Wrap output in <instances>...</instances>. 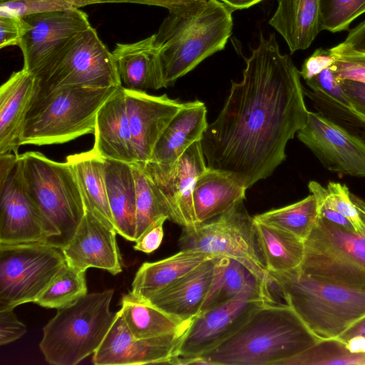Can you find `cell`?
Masks as SVG:
<instances>
[{
	"instance_id": "c3c4849f",
	"label": "cell",
	"mask_w": 365,
	"mask_h": 365,
	"mask_svg": "<svg viewBox=\"0 0 365 365\" xmlns=\"http://www.w3.org/2000/svg\"><path fill=\"white\" fill-rule=\"evenodd\" d=\"M19 155L14 153L0 155V185L7 179L16 167Z\"/></svg>"
},
{
	"instance_id": "277c9868",
	"label": "cell",
	"mask_w": 365,
	"mask_h": 365,
	"mask_svg": "<svg viewBox=\"0 0 365 365\" xmlns=\"http://www.w3.org/2000/svg\"><path fill=\"white\" fill-rule=\"evenodd\" d=\"M269 274L286 304L319 339L338 337L365 315V289L311 276L298 268Z\"/></svg>"
},
{
	"instance_id": "ffe728a7",
	"label": "cell",
	"mask_w": 365,
	"mask_h": 365,
	"mask_svg": "<svg viewBox=\"0 0 365 365\" xmlns=\"http://www.w3.org/2000/svg\"><path fill=\"white\" fill-rule=\"evenodd\" d=\"M93 149L104 159L138 163L126 111L125 88L118 87L98 111Z\"/></svg>"
},
{
	"instance_id": "f546056e",
	"label": "cell",
	"mask_w": 365,
	"mask_h": 365,
	"mask_svg": "<svg viewBox=\"0 0 365 365\" xmlns=\"http://www.w3.org/2000/svg\"><path fill=\"white\" fill-rule=\"evenodd\" d=\"M119 310L135 339H148L187 331L191 322H182L132 292L123 294Z\"/></svg>"
},
{
	"instance_id": "e575fe53",
	"label": "cell",
	"mask_w": 365,
	"mask_h": 365,
	"mask_svg": "<svg viewBox=\"0 0 365 365\" xmlns=\"http://www.w3.org/2000/svg\"><path fill=\"white\" fill-rule=\"evenodd\" d=\"M86 272L67 263L35 304L57 310L73 304L88 294Z\"/></svg>"
},
{
	"instance_id": "bcb514c9",
	"label": "cell",
	"mask_w": 365,
	"mask_h": 365,
	"mask_svg": "<svg viewBox=\"0 0 365 365\" xmlns=\"http://www.w3.org/2000/svg\"><path fill=\"white\" fill-rule=\"evenodd\" d=\"M352 109L365 116V83L343 80L339 82Z\"/></svg>"
},
{
	"instance_id": "d6a6232c",
	"label": "cell",
	"mask_w": 365,
	"mask_h": 365,
	"mask_svg": "<svg viewBox=\"0 0 365 365\" xmlns=\"http://www.w3.org/2000/svg\"><path fill=\"white\" fill-rule=\"evenodd\" d=\"M319 217L317 200L312 194L287 206L254 216L258 222L289 232L304 241Z\"/></svg>"
},
{
	"instance_id": "d6986e66",
	"label": "cell",
	"mask_w": 365,
	"mask_h": 365,
	"mask_svg": "<svg viewBox=\"0 0 365 365\" xmlns=\"http://www.w3.org/2000/svg\"><path fill=\"white\" fill-rule=\"evenodd\" d=\"M116 231L86 210L71 241L62 248L67 263L81 270L93 267L121 272Z\"/></svg>"
},
{
	"instance_id": "5bb4252c",
	"label": "cell",
	"mask_w": 365,
	"mask_h": 365,
	"mask_svg": "<svg viewBox=\"0 0 365 365\" xmlns=\"http://www.w3.org/2000/svg\"><path fill=\"white\" fill-rule=\"evenodd\" d=\"M58 237V231L26 191L17 162L0 185V243L42 242L56 247Z\"/></svg>"
},
{
	"instance_id": "ab89813d",
	"label": "cell",
	"mask_w": 365,
	"mask_h": 365,
	"mask_svg": "<svg viewBox=\"0 0 365 365\" xmlns=\"http://www.w3.org/2000/svg\"><path fill=\"white\" fill-rule=\"evenodd\" d=\"M305 82L310 90L325 93L339 103L349 106V101L330 67Z\"/></svg>"
},
{
	"instance_id": "d4e9b609",
	"label": "cell",
	"mask_w": 365,
	"mask_h": 365,
	"mask_svg": "<svg viewBox=\"0 0 365 365\" xmlns=\"http://www.w3.org/2000/svg\"><path fill=\"white\" fill-rule=\"evenodd\" d=\"M291 53L308 48L321 31L319 0H279L269 21Z\"/></svg>"
},
{
	"instance_id": "cb8c5ba5",
	"label": "cell",
	"mask_w": 365,
	"mask_h": 365,
	"mask_svg": "<svg viewBox=\"0 0 365 365\" xmlns=\"http://www.w3.org/2000/svg\"><path fill=\"white\" fill-rule=\"evenodd\" d=\"M124 88L145 91L165 88L155 36L117 43L112 51Z\"/></svg>"
},
{
	"instance_id": "b9f144b4",
	"label": "cell",
	"mask_w": 365,
	"mask_h": 365,
	"mask_svg": "<svg viewBox=\"0 0 365 365\" xmlns=\"http://www.w3.org/2000/svg\"><path fill=\"white\" fill-rule=\"evenodd\" d=\"M27 331L13 309L0 310V345L4 346L22 337Z\"/></svg>"
},
{
	"instance_id": "8d00e7d4",
	"label": "cell",
	"mask_w": 365,
	"mask_h": 365,
	"mask_svg": "<svg viewBox=\"0 0 365 365\" xmlns=\"http://www.w3.org/2000/svg\"><path fill=\"white\" fill-rule=\"evenodd\" d=\"M108 2H118V0H8L0 3V16L23 17Z\"/></svg>"
},
{
	"instance_id": "3957f363",
	"label": "cell",
	"mask_w": 365,
	"mask_h": 365,
	"mask_svg": "<svg viewBox=\"0 0 365 365\" xmlns=\"http://www.w3.org/2000/svg\"><path fill=\"white\" fill-rule=\"evenodd\" d=\"M320 339L287 304L256 307L229 337L197 358L205 365H282Z\"/></svg>"
},
{
	"instance_id": "f907efd6",
	"label": "cell",
	"mask_w": 365,
	"mask_h": 365,
	"mask_svg": "<svg viewBox=\"0 0 365 365\" xmlns=\"http://www.w3.org/2000/svg\"><path fill=\"white\" fill-rule=\"evenodd\" d=\"M6 1H8V0H0V2Z\"/></svg>"
},
{
	"instance_id": "44dd1931",
	"label": "cell",
	"mask_w": 365,
	"mask_h": 365,
	"mask_svg": "<svg viewBox=\"0 0 365 365\" xmlns=\"http://www.w3.org/2000/svg\"><path fill=\"white\" fill-rule=\"evenodd\" d=\"M216 259L204 262L145 300L182 322H191L200 312L211 287Z\"/></svg>"
},
{
	"instance_id": "e0dca14e",
	"label": "cell",
	"mask_w": 365,
	"mask_h": 365,
	"mask_svg": "<svg viewBox=\"0 0 365 365\" xmlns=\"http://www.w3.org/2000/svg\"><path fill=\"white\" fill-rule=\"evenodd\" d=\"M187 331L137 339L118 311L110 329L93 354L92 362L96 365L170 364Z\"/></svg>"
},
{
	"instance_id": "4dcf8cb0",
	"label": "cell",
	"mask_w": 365,
	"mask_h": 365,
	"mask_svg": "<svg viewBox=\"0 0 365 365\" xmlns=\"http://www.w3.org/2000/svg\"><path fill=\"white\" fill-rule=\"evenodd\" d=\"M254 220L260 253L269 272L280 273L299 267L304 255V241L289 232Z\"/></svg>"
},
{
	"instance_id": "2e32d148",
	"label": "cell",
	"mask_w": 365,
	"mask_h": 365,
	"mask_svg": "<svg viewBox=\"0 0 365 365\" xmlns=\"http://www.w3.org/2000/svg\"><path fill=\"white\" fill-rule=\"evenodd\" d=\"M297 134L326 169L365 178V143L320 113L309 111Z\"/></svg>"
},
{
	"instance_id": "f6af8a7d",
	"label": "cell",
	"mask_w": 365,
	"mask_h": 365,
	"mask_svg": "<svg viewBox=\"0 0 365 365\" xmlns=\"http://www.w3.org/2000/svg\"><path fill=\"white\" fill-rule=\"evenodd\" d=\"M167 218H162L148 227L135 242L134 250L147 254L156 250L163 239V224Z\"/></svg>"
},
{
	"instance_id": "9a60e30c",
	"label": "cell",
	"mask_w": 365,
	"mask_h": 365,
	"mask_svg": "<svg viewBox=\"0 0 365 365\" xmlns=\"http://www.w3.org/2000/svg\"><path fill=\"white\" fill-rule=\"evenodd\" d=\"M141 164L160 193L168 220L182 228L199 224L192 193L197 178L207 168L201 141L193 143L171 167L161 168L149 162Z\"/></svg>"
},
{
	"instance_id": "f1b7e54d",
	"label": "cell",
	"mask_w": 365,
	"mask_h": 365,
	"mask_svg": "<svg viewBox=\"0 0 365 365\" xmlns=\"http://www.w3.org/2000/svg\"><path fill=\"white\" fill-rule=\"evenodd\" d=\"M66 160L73 167L86 210L115 229L107 195L105 159L93 148L70 155Z\"/></svg>"
},
{
	"instance_id": "d590c367",
	"label": "cell",
	"mask_w": 365,
	"mask_h": 365,
	"mask_svg": "<svg viewBox=\"0 0 365 365\" xmlns=\"http://www.w3.org/2000/svg\"><path fill=\"white\" fill-rule=\"evenodd\" d=\"M365 364V355L351 352L338 337L320 339L282 365Z\"/></svg>"
},
{
	"instance_id": "484cf974",
	"label": "cell",
	"mask_w": 365,
	"mask_h": 365,
	"mask_svg": "<svg viewBox=\"0 0 365 365\" xmlns=\"http://www.w3.org/2000/svg\"><path fill=\"white\" fill-rule=\"evenodd\" d=\"M246 190L229 173L207 167L197 178L192 193L197 222L208 221L244 200Z\"/></svg>"
},
{
	"instance_id": "4316f807",
	"label": "cell",
	"mask_w": 365,
	"mask_h": 365,
	"mask_svg": "<svg viewBox=\"0 0 365 365\" xmlns=\"http://www.w3.org/2000/svg\"><path fill=\"white\" fill-rule=\"evenodd\" d=\"M105 178L110 210L117 234L135 240V185L131 164L105 159Z\"/></svg>"
},
{
	"instance_id": "7c38bea8",
	"label": "cell",
	"mask_w": 365,
	"mask_h": 365,
	"mask_svg": "<svg viewBox=\"0 0 365 365\" xmlns=\"http://www.w3.org/2000/svg\"><path fill=\"white\" fill-rule=\"evenodd\" d=\"M270 287L259 281L228 302L200 312L186 331L170 364H190L232 334L258 305L275 300Z\"/></svg>"
},
{
	"instance_id": "ac0fdd59",
	"label": "cell",
	"mask_w": 365,
	"mask_h": 365,
	"mask_svg": "<svg viewBox=\"0 0 365 365\" xmlns=\"http://www.w3.org/2000/svg\"><path fill=\"white\" fill-rule=\"evenodd\" d=\"M125 88L126 111L138 163L150 160L154 148L169 123L184 106L178 99Z\"/></svg>"
},
{
	"instance_id": "9c48e42d",
	"label": "cell",
	"mask_w": 365,
	"mask_h": 365,
	"mask_svg": "<svg viewBox=\"0 0 365 365\" xmlns=\"http://www.w3.org/2000/svg\"><path fill=\"white\" fill-rule=\"evenodd\" d=\"M365 213V201L354 195ZM303 273L365 289V232L336 225L319 216L304 240Z\"/></svg>"
},
{
	"instance_id": "7dc6e473",
	"label": "cell",
	"mask_w": 365,
	"mask_h": 365,
	"mask_svg": "<svg viewBox=\"0 0 365 365\" xmlns=\"http://www.w3.org/2000/svg\"><path fill=\"white\" fill-rule=\"evenodd\" d=\"M344 43L354 48L365 50V21L349 31Z\"/></svg>"
},
{
	"instance_id": "1f68e13d",
	"label": "cell",
	"mask_w": 365,
	"mask_h": 365,
	"mask_svg": "<svg viewBox=\"0 0 365 365\" xmlns=\"http://www.w3.org/2000/svg\"><path fill=\"white\" fill-rule=\"evenodd\" d=\"M259 281L261 280L239 261L217 257L212 284L200 312L228 302L248 285Z\"/></svg>"
},
{
	"instance_id": "60d3db41",
	"label": "cell",
	"mask_w": 365,
	"mask_h": 365,
	"mask_svg": "<svg viewBox=\"0 0 365 365\" xmlns=\"http://www.w3.org/2000/svg\"><path fill=\"white\" fill-rule=\"evenodd\" d=\"M29 27L23 17L0 16V48L19 46Z\"/></svg>"
},
{
	"instance_id": "83f0119b",
	"label": "cell",
	"mask_w": 365,
	"mask_h": 365,
	"mask_svg": "<svg viewBox=\"0 0 365 365\" xmlns=\"http://www.w3.org/2000/svg\"><path fill=\"white\" fill-rule=\"evenodd\" d=\"M212 258L204 252L180 250L165 259L144 262L135 273L130 292L146 299Z\"/></svg>"
},
{
	"instance_id": "4fadbf2b",
	"label": "cell",
	"mask_w": 365,
	"mask_h": 365,
	"mask_svg": "<svg viewBox=\"0 0 365 365\" xmlns=\"http://www.w3.org/2000/svg\"><path fill=\"white\" fill-rule=\"evenodd\" d=\"M30 27L19 45L23 68L35 77L91 25L80 9L23 16Z\"/></svg>"
},
{
	"instance_id": "7a4b0ae2",
	"label": "cell",
	"mask_w": 365,
	"mask_h": 365,
	"mask_svg": "<svg viewBox=\"0 0 365 365\" xmlns=\"http://www.w3.org/2000/svg\"><path fill=\"white\" fill-rule=\"evenodd\" d=\"M169 11L155 36L165 88L205 58L223 50L233 26V11L219 0H120Z\"/></svg>"
},
{
	"instance_id": "30bf717a",
	"label": "cell",
	"mask_w": 365,
	"mask_h": 365,
	"mask_svg": "<svg viewBox=\"0 0 365 365\" xmlns=\"http://www.w3.org/2000/svg\"><path fill=\"white\" fill-rule=\"evenodd\" d=\"M36 81L32 103L63 88H106L122 86L112 52L92 26L63 50L36 76Z\"/></svg>"
},
{
	"instance_id": "8992f818",
	"label": "cell",
	"mask_w": 365,
	"mask_h": 365,
	"mask_svg": "<svg viewBox=\"0 0 365 365\" xmlns=\"http://www.w3.org/2000/svg\"><path fill=\"white\" fill-rule=\"evenodd\" d=\"M118 88H63L32 103L20 145L60 144L94 133L98 110Z\"/></svg>"
},
{
	"instance_id": "8fae6325",
	"label": "cell",
	"mask_w": 365,
	"mask_h": 365,
	"mask_svg": "<svg viewBox=\"0 0 365 365\" xmlns=\"http://www.w3.org/2000/svg\"><path fill=\"white\" fill-rule=\"evenodd\" d=\"M66 264L62 250L47 243H0V310L35 303Z\"/></svg>"
},
{
	"instance_id": "52a82bcc",
	"label": "cell",
	"mask_w": 365,
	"mask_h": 365,
	"mask_svg": "<svg viewBox=\"0 0 365 365\" xmlns=\"http://www.w3.org/2000/svg\"><path fill=\"white\" fill-rule=\"evenodd\" d=\"M18 165L26 191L58 231L56 247L63 248L86 212L73 167L67 160L57 162L38 152L19 155Z\"/></svg>"
},
{
	"instance_id": "f35d334b",
	"label": "cell",
	"mask_w": 365,
	"mask_h": 365,
	"mask_svg": "<svg viewBox=\"0 0 365 365\" xmlns=\"http://www.w3.org/2000/svg\"><path fill=\"white\" fill-rule=\"evenodd\" d=\"M330 51L334 57L330 68L338 82L349 80L365 83V50L354 48L342 42Z\"/></svg>"
},
{
	"instance_id": "7bdbcfd3",
	"label": "cell",
	"mask_w": 365,
	"mask_h": 365,
	"mask_svg": "<svg viewBox=\"0 0 365 365\" xmlns=\"http://www.w3.org/2000/svg\"><path fill=\"white\" fill-rule=\"evenodd\" d=\"M334 62V57L330 49L319 48L305 59L299 71L301 77L306 81L329 68Z\"/></svg>"
},
{
	"instance_id": "ba28073f",
	"label": "cell",
	"mask_w": 365,
	"mask_h": 365,
	"mask_svg": "<svg viewBox=\"0 0 365 365\" xmlns=\"http://www.w3.org/2000/svg\"><path fill=\"white\" fill-rule=\"evenodd\" d=\"M179 248L237 260L259 280L275 289L260 253L254 217L246 211L243 200L208 221L182 228Z\"/></svg>"
},
{
	"instance_id": "74e56055",
	"label": "cell",
	"mask_w": 365,
	"mask_h": 365,
	"mask_svg": "<svg viewBox=\"0 0 365 365\" xmlns=\"http://www.w3.org/2000/svg\"><path fill=\"white\" fill-rule=\"evenodd\" d=\"M319 11L321 30L340 32L365 13V0H319Z\"/></svg>"
},
{
	"instance_id": "603a6c76",
	"label": "cell",
	"mask_w": 365,
	"mask_h": 365,
	"mask_svg": "<svg viewBox=\"0 0 365 365\" xmlns=\"http://www.w3.org/2000/svg\"><path fill=\"white\" fill-rule=\"evenodd\" d=\"M207 125L204 103L185 102L164 130L148 162L161 168L173 166L188 148L201 140Z\"/></svg>"
},
{
	"instance_id": "6da1fadb",
	"label": "cell",
	"mask_w": 365,
	"mask_h": 365,
	"mask_svg": "<svg viewBox=\"0 0 365 365\" xmlns=\"http://www.w3.org/2000/svg\"><path fill=\"white\" fill-rule=\"evenodd\" d=\"M245 62L242 79L232 81L200 141L207 167L229 173L247 189L285 160L286 145L306 125L309 110L299 71L281 53L274 34H261Z\"/></svg>"
},
{
	"instance_id": "836d02e7",
	"label": "cell",
	"mask_w": 365,
	"mask_h": 365,
	"mask_svg": "<svg viewBox=\"0 0 365 365\" xmlns=\"http://www.w3.org/2000/svg\"><path fill=\"white\" fill-rule=\"evenodd\" d=\"M135 185L136 232L135 242L152 225L168 216L160 193L140 163L131 164Z\"/></svg>"
},
{
	"instance_id": "ee69618b",
	"label": "cell",
	"mask_w": 365,
	"mask_h": 365,
	"mask_svg": "<svg viewBox=\"0 0 365 365\" xmlns=\"http://www.w3.org/2000/svg\"><path fill=\"white\" fill-rule=\"evenodd\" d=\"M338 338L351 352L365 355V315L353 323Z\"/></svg>"
},
{
	"instance_id": "681fc988",
	"label": "cell",
	"mask_w": 365,
	"mask_h": 365,
	"mask_svg": "<svg viewBox=\"0 0 365 365\" xmlns=\"http://www.w3.org/2000/svg\"><path fill=\"white\" fill-rule=\"evenodd\" d=\"M229 6L233 11L250 8L263 0H219Z\"/></svg>"
},
{
	"instance_id": "5b68a950",
	"label": "cell",
	"mask_w": 365,
	"mask_h": 365,
	"mask_svg": "<svg viewBox=\"0 0 365 365\" xmlns=\"http://www.w3.org/2000/svg\"><path fill=\"white\" fill-rule=\"evenodd\" d=\"M113 289L86 294L58 309L43 328L39 348L53 365H76L98 349L117 316L110 310Z\"/></svg>"
},
{
	"instance_id": "7402d4cb",
	"label": "cell",
	"mask_w": 365,
	"mask_h": 365,
	"mask_svg": "<svg viewBox=\"0 0 365 365\" xmlns=\"http://www.w3.org/2000/svg\"><path fill=\"white\" fill-rule=\"evenodd\" d=\"M35 76L22 68L0 88V155L18 154L20 138L36 90Z\"/></svg>"
}]
</instances>
